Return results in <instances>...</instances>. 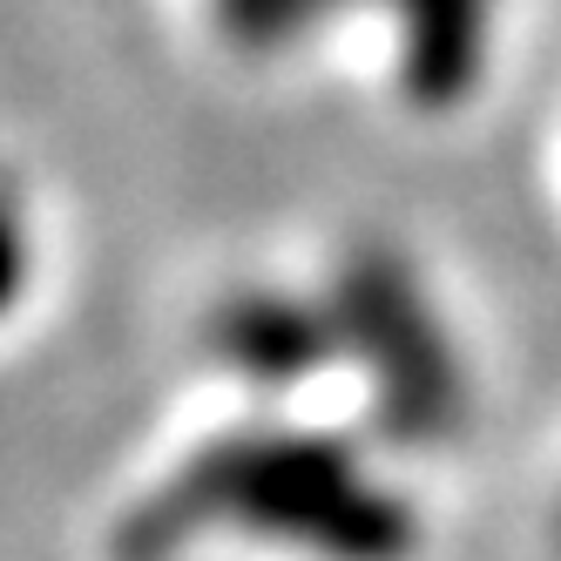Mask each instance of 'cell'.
<instances>
[{
	"instance_id": "cell-1",
	"label": "cell",
	"mask_w": 561,
	"mask_h": 561,
	"mask_svg": "<svg viewBox=\"0 0 561 561\" xmlns=\"http://www.w3.org/2000/svg\"><path fill=\"white\" fill-rule=\"evenodd\" d=\"M224 507H237L230 520L332 554H392L407 541V520L392 514V501H379L352 473V460H339L318 439H230L190 480H176V494L163 501V514H149V528L183 535Z\"/></svg>"
},
{
	"instance_id": "cell-2",
	"label": "cell",
	"mask_w": 561,
	"mask_h": 561,
	"mask_svg": "<svg viewBox=\"0 0 561 561\" xmlns=\"http://www.w3.org/2000/svg\"><path fill=\"white\" fill-rule=\"evenodd\" d=\"M339 325H352V339L373 352L386 379V420L399 433H439L460 407V373L407 264L366 251L339 277Z\"/></svg>"
},
{
	"instance_id": "cell-3",
	"label": "cell",
	"mask_w": 561,
	"mask_h": 561,
	"mask_svg": "<svg viewBox=\"0 0 561 561\" xmlns=\"http://www.w3.org/2000/svg\"><path fill=\"white\" fill-rule=\"evenodd\" d=\"M399 21V75L407 95L426 108H447L473 89L488 55V14L494 0H386Z\"/></svg>"
},
{
	"instance_id": "cell-4",
	"label": "cell",
	"mask_w": 561,
	"mask_h": 561,
	"mask_svg": "<svg viewBox=\"0 0 561 561\" xmlns=\"http://www.w3.org/2000/svg\"><path fill=\"white\" fill-rule=\"evenodd\" d=\"M217 352L237 373L298 379V373L318 366V352H325V325L291 298H237L217 325Z\"/></svg>"
},
{
	"instance_id": "cell-5",
	"label": "cell",
	"mask_w": 561,
	"mask_h": 561,
	"mask_svg": "<svg viewBox=\"0 0 561 561\" xmlns=\"http://www.w3.org/2000/svg\"><path fill=\"white\" fill-rule=\"evenodd\" d=\"M210 8H217L224 42H237L244 55H271V48L298 42V34L325 8H339V0H210Z\"/></svg>"
},
{
	"instance_id": "cell-6",
	"label": "cell",
	"mask_w": 561,
	"mask_h": 561,
	"mask_svg": "<svg viewBox=\"0 0 561 561\" xmlns=\"http://www.w3.org/2000/svg\"><path fill=\"white\" fill-rule=\"evenodd\" d=\"M21 285H27V224L14 210V196H0V311L14 305Z\"/></svg>"
}]
</instances>
